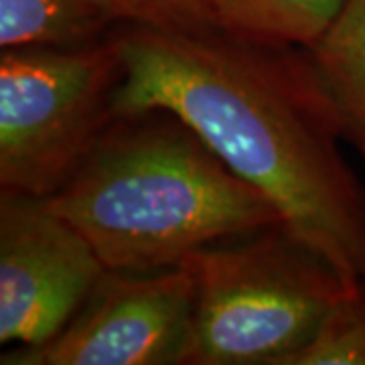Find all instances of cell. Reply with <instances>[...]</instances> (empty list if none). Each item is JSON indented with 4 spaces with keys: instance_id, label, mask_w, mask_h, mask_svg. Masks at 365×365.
<instances>
[{
    "instance_id": "obj_1",
    "label": "cell",
    "mask_w": 365,
    "mask_h": 365,
    "mask_svg": "<svg viewBox=\"0 0 365 365\" xmlns=\"http://www.w3.org/2000/svg\"><path fill=\"white\" fill-rule=\"evenodd\" d=\"M114 112L163 108L185 120L288 232L351 284L365 280V185L341 155L337 120L304 49L230 31L118 23Z\"/></svg>"
},
{
    "instance_id": "obj_2",
    "label": "cell",
    "mask_w": 365,
    "mask_h": 365,
    "mask_svg": "<svg viewBox=\"0 0 365 365\" xmlns=\"http://www.w3.org/2000/svg\"><path fill=\"white\" fill-rule=\"evenodd\" d=\"M43 201L90 242L108 270L124 272L177 268L203 246L282 223L266 197L163 108L114 118Z\"/></svg>"
},
{
    "instance_id": "obj_3",
    "label": "cell",
    "mask_w": 365,
    "mask_h": 365,
    "mask_svg": "<svg viewBox=\"0 0 365 365\" xmlns=\"http://www.w3.org/2000/svg\"><path fill=\"white\" fill-rule=\"evenodd\" d=\"M181 268L195 282L181 365H287L355 287L282 223L203 246Z\"/></svg>"
},
{
    "instance_id": "obj_4",
    "label": "cell",
    "mask_w": 365,
    "mask_h": 365,
    "mask_svg": "<svg viewBox=\"0 0 365 365\" xmlns=\"http://www.w3.org/2000/svg\"><path fill=\"white\" fill-rule=\"evenodd\" d=\"M122 53L93 47L0 51V191L47 199L116 118Z\"/></svg>"
},
{
    "instance_id": "obj_5",
    "label": "cell",
    "mask_w": 365,
    "mask_h": 365,
    "mask_svg": "<svg viewBox=\"0 0 365 365\" xmlns=\"http://www.w3.org/2000/svg\"><path fill=\"white\" fill-rule=\"evenodd\" d=\"M195 311L185 268L106 270L59 333L16 345L2 365H181Z\"/></svg>"
},
{
    "instance_id": "obj_6",
    "label": "cell",
    "mask_w": 365,
    "mask_h": 365,
    "mask_svg": "<svg viewBox=\"0 0 365 365\" xmlns=\"http://www.w3.org/2000/svg\"><path fill=\"white\" fill-rule=\"evenodd\" d=\"M106 270L90 242L43 199L0 191V343L51 339Z\"/></svg>"
},
{
    "instance_id": "obj_7",
    "label": "cell",
    "mask_w": 365,
    "mask_h": 365,
    "mask_svg": "<svg viewBox=\"0 0 365 365\" xmlns=\"http://www.w3.org/2000/svg\"><path fill=\"white\" fill-rule=\"evenodd\" d=\"M304 55L343 140L365 158V0H345Z\"/></svg>"
},
{
    "instance_id": "obj_8",
    "label": "cell",
    "mask_w": 365,
    "mask_h": 365,
    "mask_svg": "<svg viewBox=\"0 0 365 365\" xmlns=\"http://www.w3.org/2000/svg\"><path fill=\"white\" fill-rule=\"evenodd\" d=\"M116 25L100 0H0V49H83Z\"/></svg>"
},
{
    "instance_id": "obj_9",
    "label": "cell",
    "mask_w": 365,
    "mask_h": 365,
    "mask_svg": "<svg viewBox=\"0 0 365 365\" xmlns=\"http://www.w3.org/2000/svg\"><path fill=\"white\" fill-rule=\"evenodd\" d=\"M345 0H220L223 31L307 49L341 13Z\"/></svg>"
},
{
    "instance_id": "obj_10",
    "label": "cell",
    "mask_w": 365,
    "mask_h": 365,
    "mask_svg": "<svg viewBox=\"0 0 365 365\" xmlns=\"http://www.w3.org/2000/svg\"><path fill=\"white\" fill-rule=\"evenodd\" d=\"M287 365H365V280L341 294Z\"/></svg>"
},
{
    "instance_id": "obj_11",
    "label": "cell",
    "mask_w": 365,
    "mask_h": 365,
    "mask_svg": "<svg viewBox=\"0 0 365 365\" xmlns=\"http://www.w3.org/2000/svg\"><path fill=\"white\" fill-rule=\"evenodd\" d=\"M116 23L163 31H223L220 0H100Z\"/></svg>"
}]
</instances>
